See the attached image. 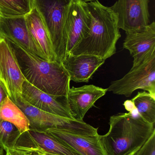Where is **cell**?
<instances>
[{
	"label": "cell",
	"instance_id": "2",
	"mask_svg": "<svg viewBox=\"0 0 155 155\" xmlns=\"http://www.w3.org/2000/svg\"><path fill=\"white\" fill-rule=\"evenodd\" d=\"M127 113L112 116L109 131L101 136L108 155H134L155 130V125L142 118L133 107Z\"/></svg>",
	"mask_w": 155,
	"mask_h": 155
},
{
	"label": "cell",
	"instance_id": "10",
	"mask_svg": "<svg viewBox=\"0 0 155 155\" xmlns=\"http://www.w3.org/2000/svg\"><path fill=\"white\" fill-rule=\"evenodd\" d=\"M123 47L133 58V67L137 66L155 54V23L126 31Z\"/></svg>",
	"mask_w": 155,
	"mask_h": 155
},
{
	"label": "cell",
	"instance_id": "3",
	"mask_svg": "<svg viewBox=\"0 0 155 155\" xmlns=\"http://www.w3.org/2000/svg\"><path fill=\"white\" fill-rule=\"evenodd\" d=\"M10 43L27 82L46 94L66 97L71 80L62 64L41 59Z\"/></svg>",
	"mask_w": 155,
	"mask_h": 155
},
{
	"label": "cell",
	"instance_id": "8",
	"mask_svg": "<svg viewBox=\"0 0 155 155\" xmlns=\"http://www.w3.org/2000/svg\"><path fill=\"white\" fill-rule=\"evenodd\" d=\"M25 80L11 44L0 38V81L14 103L22 96Z\"/></svg>",
	"mask_w": 155,
	"mask_h": 155
},
{
	"label": "cell",
	"instance_id": "7",
	"mask_svg": "<svg viewBox=\"0 0 155 155\" xmlns=\"http://www.w3.org/2000/svg\"><path fill=\"white\" fill-rule=\"evenodd\" d=\"M91 25L92 16L87 2L83 0H70L64 25L67 53L87 34Z\"/></svg>",
	"mask_w": 155,
	"mask_h": 155
},
{
	"label": "cell",
	"instance_id": "1",
	"mask_svg": "<svg viewBox=\"0 0 155 155\" xmlns=\"http://www.w3.org/2000/svg\"><path fill=\"white\" fill-rule=\"evenodd\" d=\"M87 3L92 16L91 28L69 53L94 55L105 61L116 52V43L121 37L117 15L98 0Z\"/></svg>",
	"mask_w": 155,
	"mask_h": 155
},
{
	"label": "cell",
	"instance_id": "6",
	"mask_svg": "<svg viewBox=\"0 0 155 155\" xmlns=\"http://www.w3.org/2000/svg\"><path fill=\"white\" fill-rule=\"evenodd\" d=\"M107 91L130 97L134 91L143 89L155 96V54L143 63L132 67L121 79L111 82Z\"/></svg>",
	"mask_w": 155,
	"mask_h": 155
},
{
	"label": "cell",
	"instance_id": "20",
	"mask_svg": "<svg viewBox=\"0 0 155 155\" xmlns=\"http://www.w3.org/2000/svg\"><path fill=\"white\" fill-rule=\"evenodd\" d=\"M33 7L32 0H0V15L24 16L31 12Z\"/></svg>",
	"mask_w": 155,
	"mask_h": 155
},
{
	"label": "cell",
	"instance_id": "14",
	"mask_svg": "<svg viewBox=\"0 0 155 155\" xmlns=\"http://www.w3.org/2000/svg\"><path fill=\"white\" fill-rule=\"evenodd\" d=\"M22 96L31 105L42 111L73 119L68 107L66 97L62 101H59L58 99L60 97L42 92L26 80L23 84Z\"/></svg>",
	"mask_w": 155,
	"mask_h": 155
},
{
	"label": "cell",
	"instance_id": "26",
	"mask_svg": "<svg viewBox=\"0 0 155 155\" xmlns=\"http://www.w3.org/2000/svg\"><path fill=\"white\" fill-rule=\"evenodd\" d=\"M37 152L40 155H58L56 154H53L48 153H44V152H41V151H35Z\"/></svg>",
	"mask_w": 155,
	"mask_h": 155
},
{
	"label": "cell",
	"instance_id": "25",
	"mask_svg": "<svg viewBox=\"0 0 155 155\" xmlns=\"http://www.w3.org/2000/svg\"><path fill=\"white\" fill-rule=\"evenodd\" d=\"M24 151L26 152L27 155H40L37 152H35V151Z\"/></svg>",
	"mask_w": 155,
	"mask_h": 155
},
{
	"label": "cell",
	"instance_id": "23",
	"mask_svg": "<svg viewBox=\"0 0 155 155\" xmlns=\"http://www.w3.org/2000/svg\"><path fill=\"white\" fill-rule=\"evenodd\" d=\"M8 96L6 89L4 85L2 82L0 81V105L2 104V102Z\"/></svg>",
	"mask_w": 155,
	"mask_h": 155
},
{
	"label": "cell",
	"instance_id": "17",
	"mask_svg": "<svg viewBox=\"0 0 155 155\" xmlns=\"http://www.w3.org/2000/svg\"><path fill=\"white\" fill-rule=\"evenodd\" d=\"M25 18L29 31L46 61L57 62L49 34L38 11L33 7L31 12L25 15Z\"/></svg>",
	"mask_w": 155,
	"mask_h": 155
},
{
	"label": "cell",
	"instance_id": "9",
	"mask_svg": "<svg viewBox=\"0 0 155 155\" xmlns=\"http://www.w3.org/2000/svg\"><path fill=\"white\" fill-rule=\"evenodd\" d=\"M0 38L16 45L29 53L46 61L29 31L25 15L5 17L0 15Z\"/></svg>",
	"mask_w": 155,
	"mask_h": 155
},
{
	"label": "cell",
	"instance_id": "11",
	"mask_svg": "<svg viewBox=\"0 0 155 155\" xmlns=\"http://www.w3.org/2000/svg\"><path fill=\"white\" fill-rule=\"evenodd\" d=\"M149 0H117L110 7L116 14L119 29L125 31L150 24Z\"/></svg>",
	"mask_w": 155,
	"mask_h": 155
},
{
	"label": "cell",
	"instance_id": "24",
	"mask_svg": "<svg viewBox=\"0 0 155 155\" xmlns=\"http://www.w3.org/2000/svg\"><path fill=\"white\" fill-rule=\"evenodd\" d=\"M6 155H27L26 152L15 148H10L5 151Z\"/></svg>",
	"mask_w": 155,
	"mask_h": 155
},
{
	"label": "cell",
	"instance_id": "15",
	"mask_svg": "<svg viewBox=\"0 0 155 155\" xmlns=\"http://www.w3.org/2000/svg\"><path fill=\"white\" fill-rule=\"evenodd\" d=\"M45 131L80 155H108L100 135L74 134L55 128H49Z\"/></svg>",
	"mask_w": 155,
	"mask_h": 155
},
{
	"label": "cell",
	"instance_id": "27",
	"mask_svg": "<svg viewBox=\"0 0 155 155\" xmlns=\"http://www.w3.org/2000/svg\"><path fill=\"white\" fill-rule=\"evenodd\" d=\"M5 151L2 148H0V155H5Z\"/></svg>",
	"mask_w": 155,
	"mask_h": 155
},
{
	"label": "cell",
	"instance_id": "29",
	"mask_svg": "<svg viewBox=\"0 0 155 155\" xmlns=\"http://www.w3.org/2000/svg\"></svg>",
	"mask_w": 155,
	"mask_h": 155
},
{
	"label": "cell",
	"instance_id": "12",
	"mask_svg": "<svg viewBox=\"0 0 155 155\" xmlns=\"http://www.w3.org/2000/svg\"><path fill=\"white\" fill-rule=\"evenodd\" d=\"M13 148L58 155H80L45 131L32 129L21 134Z\"/></svg>",
	"mask_w": 155,
	"mask_h": 155
},
{
	"label": "cell",
	"instance_id": "4",
	"mask_svg": "<svg viewBox=\"0 0 155 155\" xmlns=\"http://www.w3.org/2000/svg\"><path fill=\"white\" fill-rule=\"evenodd\" d=\"M49 34L57 62L61 63L67 54L64 32L65 19L70 0H32Z\"/></svg>",
	"mask_w": 155,
	"mask_h": 155
},
{
	"label": "cell",
	"instance_id": "22",
	"mask_svg": "<svg viewBox=\"0 0 155 155\" xmlns=\"http://www.w3.org/2000/svg\"><path fill=\"white\" fill-rule=\"evenodd\" d=\"M134 155H155V130L148 140Z\"/></svg>",
	"mask_w": 155,
	"mask_h": 155
},
{
	"label": "cell",
	"instance_id": "18",
	"mask_svg": "<svg viewBox=\"0 0 155 155\" xmlns=\"http://www.w3.org/2000/svg\"><path fill=\"white\" fill-rule=\"evenodd\" d=\"M0 119L15 126L21 134L30 129L27 117L9 96L6 97L0 105Z\"/></svg>",
	"mask_w": 155,
	"mask_h": 155
},
{
	"label": "cell",
	"instance_id": "13",
	"mask_svg": "<svg viewBox=\"0 0 155 155\" xmlns=\"http://www.w3.org/2000/svg\"><path fill=\"white\" fill-rule=\"evenodd\" d=\"M107 92L106 88L93 84L70 87L66 100L73 118L83 120L88 110Z\"/></svg>",
	"mask_w": 155,
	"mask_h": 155
},
{
	"label": "cell",
	"instance_id": "19",
	"mask_svg": "<svg viewBox=\"0 0 155 155\" xmlns=\"http://www.w3.org/2000/svg\"><path fill=\"white\" fill-rule=\"evenodd\" d=\"M137 114L150 124H155V96L147 91L139 92L131 100Z\"/></svg>",
	"mask_w": 155,
	"mask_h": 155
},
{
	"label": "cell",
	"instance_id": "28",
	"mask_svg": "<svg viewBox=\"0 0 155 155\" xmlns=\"http://www.w3.org/2000/svg\"><path fill=\"white\" fill-rule=\"evenodd\" d=\"M83 1L86 2H93V1H95V0H83Z\"/></svg>",
	"mask_w": 155,
	"mask_h": 155
},
{
	"label": "cell",
	"instance_id": "5",
	"mask_svg": "<svg viewBox=\"0 0 155 155\" xmlns=\"http://www.w3.org/2000/svg\"><path fill=\"white\" fill-rule=\"evenodd\" d=\"M15 104L28 119L30 129L45 131L49 128H55L74 134L98 135V128H95L83 120L66 118L42 111L31 105L22 96Z\"/></svg>",
	"mask_w": 155,
	"mask_h": 155
},
{
	"label": "cell",
	"instance_id": "21",
	"mask_svg": "<svg viewBox=\"0 0 155 155\" xmlns=\"http://www.w3.org/2000/svg\"><path fill=\"white\" fill-rule=\"evenodd\" d=\"M21 134L17 127L0 119V148L6 151L14 147Z\"/></svg>",
	"mask_w": 155,
	"mask_h": 155
},
{
	"label": "cell",
	"instance_id": "16",
	"mask_svg": "<svg viewBox=\"0 0 155 155\" xmlns=\"http://www.w3.org/2000/svg\"><path fill=\"white\" fill-rule=\"evenodd\" d=\"M105 61L94 55H74L68 53L61 64L68 73L71 81L76 83H88Z\"/></svg>",
	"mask_w": 155,
	"mask_h": 155
}]
</instances>
